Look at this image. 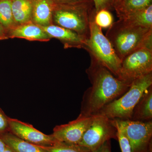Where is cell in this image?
I'll use <instances>...</instances> for the list:
<instances>
[{"label":"cell","mask_w":152,"mask_h":152,"mask_svg":"<svg viewBox=\"0 0 152 152\" xmlns=\"http://www.w3.org/2000/svg\"><path fill=\"white\" fill-rule=\"evenodd\" d=\"M91 64L86 70L91 86L84 93L80 114L94 115L106 105L120 97L127 91L131 84L114 75L93 56Z\"/></svg>","instance_id":"1"},{"label":"cell","mask_w":152,"mask_h":152,"mask_svg":"<svg viewBox=\"0 0 152 152\" xmlns=\"http://www.w3.org/2000/svg\"><path fill=\"white\" fill-rule=\"evenodd\" d=\"M106 37L121 61L140 48H152V28L134 26L122 20L114 22Z\"/></svg>","instance_id":"2"},{"label":"cell","mask_w":152,"mask_h":152,"mask_svg":"<svg viewBox=\"0 0 152 152\" xmlns=\"http://www.w3.org/2000/svg\"><path fill=\"white\" fill-rule=\"evenodd\" d=\"M152 86V72L133 81L126 92L96 114L105 116L110 119L131 120L134 108L145 91Z\"/></svg>","instance_id":"3"},{"label":"cell","mask_w":152,"mask_h":152,"mask_svg":"<svg viewBox=\"0 0 152 152\" xmlns=\"http://www.w3.org/2000/svg\"><path fill=\"white\" fill-rule=\"evenodd\" d=\"M53 5V24L74 31L87 39H88L90 20L96 12L94 4Z\"/></svg>","instance_id":"4"},{"label":"cell","mask_w":152,"mask_h":152,"mask_svg":"<svg viewBox=\"0 0 152 152\" xmlns=\"http://www.w3.org/2000/svg\"><path fill=\"white\" fill-rule=\"evenodd\" d=\"M95 13L96 12L90 20V35L86 41L84 49L118 78L121 61L117 56L110 41L103 34L102 29L95 23Z\"/></svg>","instance_id":"5"},{"label":"cell","mask_w":152,"mask_h":152,"mask_svg":"<svg viewBox=\"0 0 152 152\" xmlns=\"http://www.w3.org/2000/svg\"><path fill=\"white\" fill-rule=\"evenodd\" d=\"M152 72V48L143 47L125 57L118 78L131 84L136 79Z\"/></svg>","instance_id":"6"},{"label":"cell","mask_w":152,"mask_h":152,"mask_svg":"<svg viewBox=\"0 0 152 152\" xmlns=\"http://www.w3.org/2000/svg\"><path fill=\"white\" fill-rule=\"evenodd\" d=\"M116 128L111 119L103 115H94L92 123L88 128L78 145L91 152H96L106 142L117 140Z\"/></svg>","instance_id":"7"},{"label":"cell","mask_w":152,"mask_h":152,"mask_svg":"<svg viewBox=\"0 0 152 152\" xmlns=\"http://www.w3.org/2000/svg\"><path fill=\"white\" fill-rule=\"evenodd\" d=\"M114 120L128 138L132 152H152V121Z\"/></svg>","instance_id":"8"},{"label":"cell","mask_w":152,"mask_h":152,"mask_svg":"<svg viewBox=\"0 0 152 152\" xmlns=\"http://www.w3.org/2000/svg\"><path fill=\"white\" fill-rule=\"evenodd\" d=\"M94 119V115L86 116L80 113L76 119L56 126L52 134L58 141L78 145Z\"/></svg>","instance_id":"9"},{"label":"cell","mask_w":152,"mask_h":152,"mask_svg":"<svg viewBox=\"0 0 152 152\" xmlns=\"http://www.w3.org/2000/svg\"><path fill=\"white\" fill-rule=\"evenodd\" d=\"M9 132L19 138L40 146H51L58 141L53 135H47L32 125L17 119L9 118Z\"/></svg>","instance_id":"10"},{"label":"cell","mask_w":152,"mask_h":152,"mask_svg":"<svg viewBox=\"0 0 152 152\" xmlns=\"http://www.w3.org/2000/svg\"><path fill=\"white\" fill-rule=\"evenodd\" d=\"M41 27L51 39L59 40L64 44L65 48L85 49L87 39L74 31L54 24Z\"/></svg>","instance_id":"11"},{"label":"cell","mask_w":152,"mask_h":152,"mask_svg":"<svg viewBox=\"0 0 152 152\" xmlns=\"http://www.w3.org/2000/svg\"><path fill=\"white\" fill-rule=\"evenodd\" d=\"M8 38H18L31 41H48L51 39L42 28L32 22L17 26L8 33Z\"/></svg>","instance_id":"12"},{"label":"cell","mask_w":152,"mask_h":152,"mask_svg":"<svg viewBox=\"0 0 152 152\" xmlns=\"http://www.w3.org/2000/svg\"><path fill=\"white\" fill-rule=\"evenodd\" d=\"M131 120L140 122L152 121V86L145 91L134 108Z\"/></svg>","instance_id":"13"},{"label":"cell","mask_w":152,"mask_h":152,"mask_svg":"<svg viewBox=\"0 0 152 152\" xmlns=\"http://www.w3.org/2000/svg\"><path fill=\"white\" fill-rule=\"evenodd\" d=\"M53 5L50 0H35L32 22L41 27L53 24Z\"/></svg>","instance_id":"14"},{"label":"cell","mask_w":152,"mask_h":152,"mask_svg":"<svg viewBox=\"0 0 152 152\" xmlns=\"http://www.w3.org/2000/svg\"><path fill=\"white\" fill-rule=\"evenodd\" d=\"M35 0H11L14 20L17 26L32 22Z\"/></svg>","instance_id":"15"},{"label":"cell","mask_w":152,"mask_h":152,"mask_svg":"<svg viewBox=\"0 0 152 152\" xmlns=\"http://www.w3.org/2000/svg\"><path fill=\"white\" fill-rule=\"evenodd\" d=\"M0 138L14 152H48L42 147L23 140L10 132L0 135Z\"/></svg>","instance_id":"16"},{"label":"cell","mask_w":152,"mask_h":152,"mask_svg":"<svg viewBox=\"0 0 152 152\" xmlns=\"http://www.w3.org/2000/svg\"><path fill=\"white\" fill-rule=\"evenodd\" d=\"M152 4V0H121L113 6L119 19L143 10Z\"/></svg>","instance_id":"17"},{"label":"cell","mask_w":152,"mask_h":152,"mask_svg":"<svg viewBox=\"0 0 152 152\" xmlns=\"http://www.w3.org/2000/svg\"><path fill=\"white\" fill-rule=\"evenodd\" d=\"M119 19L134 26L152 28V4L143 10Z\"/></svg>","instance_id":"18"},{"label":"cell","mask_w":152,"mask_h":152,"mask_svg":"<svg viewBox=\"0 0 152 152\" xmlns=\"http://www.w3.org/2000/svg\"><path fill=\"white\" fill-rule=\"evenodd\" d=\"M0 24L7 34L17 26L13 15L11 0H0Z\"/></svg>","instance_id":"19"},{"label":"cell","mask_w":152,"mask_h":152,"mask_svg":"<svg viewBox=\"0 0 152 152\" xmlns=\"http://www.w3.org/2000/svg\"><path fill=\"white\" fill-rule=\"evenodd\" d=\"M42 147L48 152H91L77 144L58 141L51 146Z\"/></svg>","instance_id":"20"},{"label":"cell","mask_w":152,"mask_h":152,"mask_svg":"<svg viewBox=\"0 0 152 152\" xmlns=\"http://www.w3.org/2000/svg\"><path fill=\"white\" fill-rule=\"evenodd\" d=\"M94 20L101 28H109L114 23V18L108 10L103 9L95 13Z\"/></svg>","instance_id":"21"},{"label":"cell","mask_w":152,"mask_h":152,"mask_svg":"<svg viewBox=\"0 0 152 152\" xmlns=\"http://www.w3.org/2000/svg\"><path fill=\"white\" fill-rule=\"evenodd\" d=\"M111 121L117 129V140L119 143L121 152H132L130 144L128 138L116 122L114 119H111Z\"/></svg>","instance_id":"22"},{"label":"cell","mask_w":152,"mask_h":152,"mask_svg":"<svg viewBox=\"0 0 152 152\" xmlns=\"http://www.w3.org/2000/svg\"><path fill=\"white\" fill-rule=\"evenodd\" d=\"M52 4L58 5H77L85 4H94L93 0H50Z\"/></svg>","instance_id":"23"},{"label":"cell","mask_w":152,"mask_h":152,"mask_svg":"<svg viewBox=\"0 0 152 152\" xmlns=\"http://www.w3.org/2000/svg\"><path fill=\"white\" fill-rule=\"evenodd\" d=\"M96 12L103 9L110 11L113 9V0H93Z\"/></svg>","instance_id":"24"},{"label":"cell","mask_w":152,"mask_h":152,"mask_svg":"<svg viewBox=\"0 0 152 152\" xmlns=\"http://www.w3.org/2000/svg\"><path fill=\"white\" fill-rule=\"evenodd\" d=\"M9 118L0 108V135L9 132Z\"/></svg>","instance_id":"25"},{"label":"cell","mask_w":152,"mask_h":152,"mask_svg":"<svg viewBox=\"0 0 152 152\" xmlns=\"http://www.w3.org/2000/svg\"><path fill=\"white\" fill-rule=\"evenodd\" d=\"M96 152H112L110 140L106 142Z\"/></svg>","instance_id":"26"},{"label":"cell","mask_w":152,"mask_h":152,"mask_svg":"<svg viewBox=\"0 0 152 152\" xmlns=\"http://www.w3.org/2000/svg\"><path fill=\"white\" fill-rule=\"evenodd\" d=\"M8 38L6 31L0 24V40L7 39Z\"/></svg>","instance_id":"27"},{"label":"cell","mask_w":152,"mask_h":152,"mask_svg":"<svg viewBox=\"0 0 152 152\" xmlns=\"http://www.w3.org/2000/svg\"><path fill=\"white\" fill-rule=\"evenodd\" d=\"M6 146H7V145L0 138V152H3L4 151Z\"/></svg>","instance_id":"28"},{"label":"cell","mask_w":152,"mask_h":152,"mask_svg":"<svg viewBox=\"0 0 152 152\" xmlns=\"http://www.w3.org/2000/svg\"><path fill=\"white\" fill-rule=\"evenodd\" d=\"M3 152H14V151H13L12 149L10 147H9L7 145L6 146L5 149L4 151Z\"/></svg>","instance_id":"29"},{"label":"cell","mask_w":152,"mask_h":152,"mask_svg":"<svg viewBox=\"0 0 152 152\" xmlns=\"http://www.w3.org/2000/svg\"><path fill=\"white\" fill-rule=\"evenodd\" d=\"M121 0H113V6L115 4H116L119 2Z\"/></svg>","instance_id":"30"}]
</instances>
